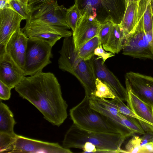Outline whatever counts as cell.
<instances>
[{
    "instance_id": "1",
    "label": "cell",
    "mask_w": 153,
    "mask_h": 153,
    "mask_svg": "<svg viewBox=\"0 0 153 153\" xmlns=\"http://www.w3.org/2000/svg\"><path fill=\"white\" fill-rule=\"evenodd\" d=\"M14 88L20 97L34 105L52 125L59 127L67 118L68 105L53 73L42 71L25 77Z\"/></svg>"
},
{
    "instance_id": "2",
    "label": "cell",
    "mask_w": 153,
    "mask_h": 153,
    "mask_svg": "<svg viewBox=\"0 0 153 153\" xmlns=\"http://www.w3.org/2000/svg\"><path fill=\"white\" fill-rule=\"evenodd\" d=\"M126 138L120 134L87 131L73 123L65 135L62 146L82 149L84 143L88 142L96 146L97 153L124 152L120 147Z\"/></svg>"
},
{
    "instance_id": "3",
    "label": "cell",
    "mask_w": 153,
    "mask_h": 153,
    "mask_svg": "<svg viewBox=\"0 0 153 153\" xmlns=\"http://www.w3.org/2000/svg\"><path fill=\"white\" fill-rule=\"evenodd\" d=\"M75 49L73 37H65L59 51V67L76 77L83 86L85 95L90 98L95 88L96 80L90 61L80 58Z\"/></svg>"
},
{
    "instance_id": "4",
    "label": "cell",
    "mask_w": 153,
    "mask_h": 153,
    "mask_svg": "<svg viewBox=\"0 0 153 153\" xmlns=\"http://www.w3.org/2000/svg\"><path fill=\"white\" fill-rule=\"evenodd\" d=\"M70 115L73 123L83 130L97 133L121 134L106 117L91 107L89 98L86 95L79 103L70 110Z\"/></svg>"
},
{
    "instance_id": "5",
    "label": "cell",
    "mask_w": 153,
    "mask_h": 153,
    "mask_svg": "<svg viewBox=\"0 0 153 153\" xmlns=\"http://www.w3.org/2000/svg\"><path fill=\"white\" fill-rule=\"evenodd\" d=\"M81 14L86 13L101 24H120L126 6V0H74Z\"/></svg>"
},
{
    "instance_id": "6",
    "label": "cell",
    "mask_w": 153,
    "mask_h": 153,
    "mask_svg": "<svg viewBox=\"0 0 153 153\" xmlns=\"http://www.w3.org/2000/svg\"><path fill=\"white\" fill-rule=\"evenodd\" d=\"M52 47L44 41L28 38L23 69L25 76L42 72L44 67L51 63Z\"/></svg>"
},
{
    "instance_id": "7",
    "label": "cell",
    "mask_w": 153,
    "mask_h": 153,
    "mask_svg": "<svg viewBox=\"0 0 153 153\" xmlns=\"http://www.w3.org/2000/svg\"><path fill=\"white\" fill-rule=\"evenodd\" d=\"M66 28L50 25L28 17L22 32L29 39L44 41L53 46L62 37L71 36L72 32Z\"/></svg>"
},
{
    "instance_id": "8",
    "label": "cell",
    "mask_w": 153,
    "mask_h": 153,
    "mask_svg": "<svg viewBox=\"0 0 153 153\" xmlns=\"http://www.w3.org/2000/svg\"><path fill=\"white\" fill-rule=\"evenodd\" d=\"M123 54L134 58L153 59L142 24L139 23L135 28L126 35L122 49Z\"/></svg>"
},
{
    "instance_id": "9",
    "label": "cell",
    "mask_w": 153,
    "mask_h": 153,
    "mask_svg": "<svg viewBox=\"0 0 153 153\" xmlns=\"http://www.w3.org/2000/svg\"><path fill=\"white\" fill-rule=\"evenodd\" d=\"M57 0H52L30 11L28 16L50 25L70 28L65 20L67 9L63 5H59Z\"/></svg>"
},
{
    "instance_id": "10",
    "label": "cell",
    "mask_w": 153,
    "mask_h": 153,
    "mask_svg": "<svg viewBox=\"0 0 153 153\" xmlns=\"http://www.w3.org/2000/svg\"><path fill=\"white\" fill-rule=\"evenodd\" d=\"M126 89L153 108V77L130 71L125 75Z\"/></svg>"
},
{
    "instance_id": "11",
    "label": "cell",
    "mask_w": 153,
    "mask_h": 153,
    "mask_svg": "<svg viewBox=\"0 0 153 153\" xmlns=\"http://www.w3.org/2000/svg\"><path fill=\"white\" fill-rule=\"evenodd\" d=\"M12 153H71L58 143L43 141L17 135Z\"/></svg>"
},
{
    "instance_id": "12",
    "label": "cell",
    "mask_w": 153,
    "mask_h": 153,
    "mask_svg": "<svg viewBox=\"0 0 153 153\" xmlns=\"http://www.w3.org/2000/svg\"><path fill=\"white\" fill-rule=\"evenodd\" d=\"M94 77L106 83L117 96L123 102H126L127 93L126 88L119 79L102 62V59L94 55L90 59Z\"/></svg>"
},
{
    "instance_id": "13",
    "label": "cell",
    "mask_w": 153,
    "mask_h": 153,
    "mask_svg": "<svg viewBox=\"0 0 153 153\" xmlns=\"http://www.w3.org/2000/svg\"><path fill=\"white\" fill-rule=\"evenodd\" d=\"M89 104L91 108L106 117L123 136L127 138L134 134L126 126L119 116V112L115 100L91 97L89 98Z\"/></svg>"
},
{
    "instance_id": "14",
    "label": "cell",
    "mask_w": 153,
    "mask_h": 153,
    "mask_svg": "<svg viewBox=\"0 0 153 153\" xmlns=\"http://www.w3.org/2000/svg\"><path fill=\"white\" fill-rule=\"evenodd\" d=\"M102 25L87 13H83L73 32L75 50L77 51L84 44L97 35Z\"/></svg>"
},
{
    "instance_id": "15",
    "label": "cell",
    "mask_w": 153,
    "mask_h": 153,
    "mask_svg": "<svg viewBox=\"0 0 153 153\" xmlns=\"http://www.w3.org/2000/svg\"><path fill=\"white\" fill-rule=\"evenodd\" d=\"M25 77L24 71L5 50L0 51V80L11 89Z\"/></svg>"
},
{
    "instance_id": "16",
    "label": "cell",
    "mask_w": 153,
    "mask_h": 153,
    "mask_svg": "<svg viewBox=\"0 0 153 153\" xmlns=\"http://www.w3.org/2000/svg\"><path fill=\"white\" fill-rule=\"evenodd\" d=\"M24 19L21 16L12 9H0V48L5 49L10 38L20 28V23Z\"/></svg>"
},
{
    "instance_id": "17",
    "label": "cell",
    "mask_w": 153,
    "mask_h": 153,
    "mask_svg": "<svg viewBox=\"0 0 153 153\" xmlns=\"http://www.w3.org/2000/svg\"><path fill=\"white\" fill-rule=\"evenodd\" d=\"M28 39L20 28L11 36L5 47L6 52L22 70L25 65Z\"/></svg>"
},
{
    "instance_id": "18",
    "label": "cell",
    "mask_w": 153,
    "mask_h": 153,
    "mask_svg": "<svg viewBox=\"0 0 153 153\" xmlns=\"http://www.w3.org/2000/svg\"><path fill=\"white\" fill-rule=\"evenodd\" d=\"M126 90L128 107L145 122L153 125L152 107L141 100L130 91Z\"/></svg>"
},
{
    "instance_id": "19",
    "label": "cell",
    "mask_w": 153,
    "mask_h": 153,
    "mask_svg": "<svg viewBox=\"0 0 153 153\" xmlns=\"http://www.w3.org/2000/svg\"><path fill=\"white\" fill-rule=\"evenodd\" d=\"M126 35L119 24H114L106 43L102 46L103 49L114 54L118 53L124 46Z\"/></svg>"
},
{
    "instance_id": "20",
    "label": "cell",
    "mask_w": 153,
    "mask_h": 153,
    "mask_svg": "<svg viewBox=\"0 0 153 153\" xmlns=\"http://www.w3.org/2000/svg\"><path fill=\"white\" fill-rule=\"evenodd\" d=\"M140 1L138 0L126 5L121 22L119 25L126 34L131 32L138 25Z\"/></svg>"
},
{
    "instance_id": "21",
    "label": "cell",
    "mask_w": 153,
    "mask_h": 153,
    "mask_svg": "<svg viewBox=\"0 0 153 153\" xmlns=\"http://www.w3.org/2000/svg\"><path fill=\"white\" fill-rule=\"evenodd\" d=\"M13 114L9 107L1 102H0V133L12 136L16 134L14 131V127L16 123Z\"/></svg>"
},
{
    "instance_id": "22",
    "label": "cell",
    "mask_w": 153,
    "mask_h": 153,
    "mask_svg": "<svg viewBox=\"0 0 153 153\" xmlns=\"http://www.w3.org/2000/svg\"><path fill=\"white\" fill-rule=\"evenodd\" d=\"M151 0H140L138 6V22L143 23L145 32L153 29V15L151 1Z\"/></svg>"
},
{
    "instance_id": "23",
    "label": "cell",
    "mask_w": 153,
    "mask_h": 153,
    "mask_svg": "<svg viewBox=\"0 0 153 153\" xmlns=\"http://www.w3.org/2000/svg\"><path fill=\"white\" fill-rule=\"evenodd\" d=\"M95 85V88L91 97L114 100L119 99L106 83L98 78L96 79Z\"/></svg>"
},
{
    "instance_id": "24",
    "label": "cell",
    "mask_w": 153,
    "mask_h": 153,
    "mask_svg": "<svg viewBox=\"0 0 153 153\" xmlns=\"http://www.w3.org/2000/svg\"><path fill=\"white\" fill-rule=\"evenodd\" d=\"M101 42L99 37L97 35L84 44L77 51L79 56L82 59L88 60L94 56L95 49Z\"/></svg>"
},
{
    "instance_id": "25",
    "label": "cell",
    "mask_w": 153,
    "mask_h": 153,
    "mask_svg": "<svg viewBox=\"0 0 153 153\" xmlns=\"http://www.w3.org/2000/svg\"><path fill=\"white\" fill-rule=\"evenodd\" d=\"M81 16V12L75 4L67 9L65 15V20L67 24L73 32L74 31Z\"/></svg>"
},
{
    "instance_id": "26",
    "label": "cell",
    "mask_w": 153,
    "mask_h": 153,
    "mask_svg": "<svg viewBox=\"0 0 153 153\" xmlns=\"http://www.w3.org/2000/svg\"><path fill=\"white\" fill-rule=\"evenodd\" d=\"M17 135L0 133V153H12Z\"/></svg>"
},
{
    "instance_id": "27",
    "label": "cell",
    "mask_w": 153,
    "mask_h": 153,
    "mask_svg": "<svg viewBox=\"0 0 153 153\" xmlns=\"http://www.w3.org/2000/svg\"><path fill=\"white\" fill-rule=\"evenodd\" d=\"M119 116L126 126L133 133L143 134L145 133L137 119L120 113Z\"/></svg>"
},
{
    "instance_id": "28",
    "label": "cell",
    "mask_w": 153,
    "mask_h": 153,
    "mask_svg": "<svg viewBox=\"0 0 153 153\" xmlns=\"http://www.w3.org/2000/svg\"><path fill=\"white\" fill-rule=\"evenodd\" d=\"M9 2L12 10L21 16L24 19H27L30 12L28 7L19 0H11Z\"/></svg>"
},
{
    "instance_id": "29",
    "label": "cell",
    "mask_w": 153,
    "mask_h": 153,
    "mask_svg": "<svg viewBox=\"0 0 153 153\" xmlns=\"http://www.w3.org/2000/svg\"><path fill=\"white\" fill-rule=\"evenodd\" d=\"M114 23L108 22L102 25L97 36L100 38L102 46L107 42Z\"/></svg>"
},
{
    "instance_id": "30",
    "label": "cell",
    "mask_w": 153,
    "mask_h": 153,
    "mask_svg": "<svg viewBox=\"0 0 153 153\" xmlns=\"http://www.w3.org/2000/svg\"><path fill=\"white\" fill-rule=\"evenodd\" d=\"M141 146L140 138L134 136L126 144L125 152L139 153Z\"/></svg>"
},
{
    "instance_id": "31",
    "label": "cell",
    "mask_w": 153,
    "mask_h": 153,
    "mask_svg": "<svg viewBox=\"0 0 153 153\" xmlns=\"http://www.w3.org/2000/svg\"><path fill=\"white\" fill-rule=\"evenodd\" d=\"M115 100L116 106L119 113L125 115L134 117L137 120L144 121L137 116L127 106L123 103V101L119 99Z\"/></svg>"
},
{
    "instance_id": "32",
    "label": "cell",
    "mask_w": 153,
    "mask_h": 153,
    "mask_svg": "<svg viewBox=\"0 0 153 153\" xmlns=\"http://www.w3.org/2000/svg\"><path fill=\"white\" fill-rule=\"evenodd\" d=\"M94 55L97 56L102 59V62L104 63L108 59L114 56L115 54L110 52H107L103 49L101 42L98 46L95 49L94 51Z\"/></svg>"
},
{
    "instance_id": "33",
    "label": "cell",
    "mask_w": 153,
    "mask_h": 153,
    "mask_svg": "<svg viewBox=\"0 0 153 153\" xmlns=\"http://www.w3.org/2000/svg\"><path fill=\"white\" fill-rule=\"evenodd\" d=\"M11 88L0 80V99L1 100H9L11 96Z\"/></svg>"
},
{
    "instance_id": "34",
    "label": "cell",
    "mask_w": 153,
    "mask_h": 153,
    "mask_svg": "<svg viewBox=\"0 0 153 153\" xmlns=\"http://www.w3.org/2000/svg\"><path fill=\"white\" fill-rule=\"evenodd\" d=\"M52 0H29L28 7L30 10L34 8L39 7Z\"/></svg>"
},
{
    "instance_id": "35",
    "label": "cell",
    "mask_w": 153,
    "mask_h": 153,
    "mask_svg": "<svg viewBox=\"0 0 153 153\" xmlns=\"http://www.w3.org/2000/svg\"><path fill=\"white\" fill-rule=\"evenodd\" d=\"M140 139L141 146L148 143L152 142L153 141V132H146Z\"/></svg>"
},
{
    "instance_id": "36",
    "label": "cell",
    "mask_w": 153,
    "mask_h": 153,
    "mask_svg": "<svg viewBox=\"0 0 153 153\" xmlns=\"http://www.w3.org/2000/svg\"><path fill=\"white\" fill-rule=\"evenodd\" d=\"M153 153V143L152 142L147 143L141 146L139 153Z\"/></svg>"
},
{
    "instance_id": "37",
    "label": "cell",
    "mask_w": 153,
    "mask_h": 153,
    "mask_svg": "<svg viewBox=\"0 0 153 153\" xmlns=\"http://www.w3.org/2000/svg\"><path fill=\"white\" fill-rule=\"evenodd\" d=\"M137 120L141 127L145 132H153V125L141 120Z\"/></svg>"
},
{
    "instance_id": "38",
    "label": "cell",
    "mask_w": 153,
    "mask_h": 153,
    "mask_svg": "<svg viewBox=\"0 0 153 153\" xmlns=\"http://www.w3.org/2000/svg\"><path fill=\"white\" fill-rule=\"evenodd\" d=\"M146 34L150 48L153 53V29L146 32Z\"/></svg>"
},
{
    "instance_id": "39",
    "label": "cell",
    "mask_w": 153,
    "mask_h": 153,
    "mask_svg": "<svg viewBox=\"0 0 153 153\" xmlns=\"http://www.w3.org/2000/svg\"><path fill=\"white\" fill-rule=\"evenodd\" d=\"M11 9L12 7L7 0H0V9Z\"/></svg>"
},
{
    "instance_id": "40",
    "label": "cell",
    "mask_w": 153,
    "mask_h": 153,
    "mask_svg": "<svg viewBox=\"0 0 153 153\" xmlns=\"http://www.w3.org/2000/svg\"><path fill=\"white\" fill-rule=\"evenodd\" d=\"M138 0H126V5L137 1Z\"/></svg>"
},
{
    "instance_id": "41",
    "label": "cell",
    "mask_w": 153,
    "mask_h": 153,
    "mask_svg": "<svg viewBox=\"0 0 153 153\" xmlns=\"http://www.w3.org/2000/svg\"><path fill=\"white\" fill-rule=\"evenodd\" d=\"M25 5L28 7V3L29 0H19Z\"/></svg>"
},
{
    "instance_id": "42",
    "label": "cell",
    "mask_w": 153,
    "mask_h": 153,
    "mask_svg": "<svg viewBox=\"0 0 153 153\" xmlns=\"http://www.w3.org/2000/svg\"><path fill=\"white\" fill-rule=\"evenodd\" d=\"M151 4L152 14L153 15V0H151Z\"/></svg>"
},
{
    "instance_id": "43",
    "label": "cell",
    "mask_w": 153,
    "mask_h": 153,
    "mask_svg": "<svg viewBox=\"0 0 153 153\" xmlns=\"http://www.w3.org/2000/svg\"><path fill=\"white\" fill-rule=\"evenodd\" d=\"M11 0H7V1H9H9H11Z\"/></svg>"
},
{
    "instance_id": "44",
    "label": "cell",
    "mask_w": 153,
    "mask_h": 153,
    "mask_svg": "<svg viewBox=\"0 0 153 153\" xmlns=\"http://www.w3.org/2000/svg\"></svg>"
},
{
    "instance_id": "45",
    "label": "cell",
    "mask_w": 153,
    "mask_h": 153,
    "mask_svg": "<svg viewBox=\"0 0 153 153\" xmlns=\"http://www.w3.org/2000/svg\"><path fill=\"white\" fill-rule=\"evenodd\" d=\"M152 142V143H153V141Z\"/></svg>"
}]
</instances>
